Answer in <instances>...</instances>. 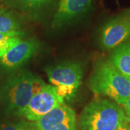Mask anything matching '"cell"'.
<instances>
[{
	"label": "cell",
	"instance_id": "cell-1",
	"mask_svg": "<svg viewBox=\"0 0 130 130\" xmlns=\"http://www.w3.org/2000/svg\"><path fill=\"white\" fill-rule=\"evenodd\" d=\"M46 85L30 71H18L5 80L0 91V98L8 113L21 116L32 96Z\"/></svg>",
	"mask_w": 130,
	"mask_h": 130
},
{
	"label": "cell",
	"instance_id": "cell-2",
	"mask_svg": "<svg viewBox=\"0 0 130 130\" xmlns=\"http://www.w3.org/2000/svg\"><path fill=\"white\" fill-rule=\"evenodd\" d=\"M94 93L110 98L123 105L130 95V80L113 66L110 60L98 62L88 83Z\"/></svg>",
	"mask_w": 130,
	"mask_h": 130
},
{
	"label": "cell",
	"instance_id": "cell-3",
	"mask_svg": "<svg viewBox=\"0 0 130 130\" xmlns=\"http://www.w3.org/2000/svg\"><path fill=\"white\" fill-rule=\"evenodd\" d=\"M126 118L124 111L106 99L90 102L79 118L80 130H114Z\"/></svg>",
	"mask_w": 130,
	"mask_h": 130
},
{
	"label": "cell",
	"instance_id": "cell-4",
	"mask_svg": "<svg viewBox=\"0 0 130 130\" xmlns=\"http://www.w3.org/2000/svg\"><path fill=\"white\" fill-rule=\"evenodd\" d=\"M48 81L64 101L75 96L82 83L83 70L77 62L67 61L46 68Z\"/></svg>",
	"mask_w": 130,
	"mask_h": 130
},
{
	"label": "cell",
	"instance_id": "cell-5",
	"mask_svg": "<svg viewBox=\"0 0 130 130\" xmlns=\"http://www.w3.org/2000/svg\"><path fill=\"white\" fill-rule=\"evenodd\" d=\"M130 37V9L109 19L100 32V43L105 49H113Z\"/></svg>",
	"mask_w": 130,
	"mask_h": 130
},
{
	"label": "cell",
	"instance_id": "cell-6",
	"mask_svg": "<svg viewBox=\"0 0 130 130\" xmlns=\"http://www.w3.org/2000/svg\"><path fill=\"white\" fill-rule=\"evenodd\" d=\"M64 103V99L57 94L54 87L46 85L32 96L21 116L34 122Z\"/></svg>",
	"mask_w": 130,
	"mask_h": 130
},
{
	"label": "cell",
	"instance_id": "cell-7",
	"mask_svg": "<svg viewBox=\"0 0 130 130\" xmlns=\"http://www.w3.org/2000/svg\"><path fill=\"white\" fill-rule=\"evenodd\" d=\"M33 130H76L74 110L65 103L32 123Z\"/></svg>",
	"mask_w": 130,
	"mask_h": 130
},
{
	"label": "cell",
	"instance_id": "cell-8",
	"mask_svg": "<svg viewBox=\"0 0 130 130\" xmlns=\"http://www.w3.org/2000/svg\"><path fill=\"white\" fill-rule=\"evenodd\" d=\"M38 48L36 39H21L0 56V65L7 72L18 70L37 53Z\"/></svg>",
	"mask_w": 130,
	"mask_h": 130
},
{
	"label": "cell",
	"instance_id": "cell-9",
	"mask_svg": "<svg viewBox=\"0 0 130 130\" xmlns=\"http://www.w3.org/2000/svg\"><path fill=\"white\" fill-rule=\"evenodd\" d=\"M93 0H61L51 22L54 28H60L83 16L88 11Z\"/></svg>",
	"mask_w": 130,
	"mask_h": 130
},
{
	"label": "cell",
	"instance_id": "cell-10",
	"mask_svg": "<svg viewBox=\"0 0 130 130\" xmlns=\"http://www.w3.org/2000/svg\"><path fill=\"white\" fill-rule=\"evenodd\" d=\"M110 61L121 74L130 80V43H123L116 48Z\"/></svg>",
	"mask_w": 130,
	"mask_h": 130
},
{
	"label": "cell",
	"instance_id": "cell-11",
	"mask_svg": "<svg viewBox=\"0 0 130 130\" xmlns=\"http://www.w3.org/2000/svg\"><path fill=\"white\" fill-rule=\"evenodd\" d=\"M21 31V23L15 14L6 9H0V33L9 34Z\"/></svg>",
	"mask_w": 130,
	"mask_h": 130
},
{
	"label": "cell",
	"instance_id": "cell-12",
	"mask_svg": "<svg viewBox=\"0 0 130 130\" xmlns=\"http://www.w3.org/2000/svg\"><path fill=\"white\" fill-rule=\"evenodd\" d=\"M24 37V32L22 31L12 32L9 34L0 33V56L6 51L13 46L15 43L20 41Z\"/></svg>",
	"mask_w": 130,
	"mask_h": 130
},
{
	"label": "cell",
	"instance_id": "cell-13",
	"mask_svg": "<svg viewBox=\"0 0 130 130\" xmlns=\"http://www.w3.org/2000/svg\"><path fill=\"white\" fill-rule=\"evenodd\" d=\"M52 0H14L15 5L25 12H34L43 8Z\"/></svg>",
	"mask_w": 130,
	"mask_h": 130
},
{
	"label": "cell",
	"instance_id": "cell-14",
	"mask_svg": "<svg viewBox=\"0 0 130 130\" xmlns=\"http://www.w3.org/2000/svg\"><path fill=\"white\" fill-rule=\"evenodd\" d=\"M0 130H33V128L32 124L22 120L14 123L3 124L0 126Z\"/></svg>",
	"mask_w": 130,
	"mask_h": 130
},
{
	"label": "cell",
	"instance_id": "cell-15",
	"mask_svg": "<svg viewBox=\"0 0 130 130\" xmlns=\"http://www.w3.org/2000/svg\"><path fill=\"white\" fill-rule=\"evenodd\" d=\"M114 130H130L129 123L127 121L126 116L125 119L120 123V124Z\"/></svg>",
	"mask_w": 130,
	"mask_h": 130
},
{
	"label": "cell",
	"instance_id": "cell-16",
	"mask_svg": "<svg viewBox=\"0 0 130 130\" xmlns=\"http://www.w3.org/2000/svg\"><path fill=\"white\" fill-rule=\"evenodd\" d=\"M123 107L124 109V113H126V116L130 118V95L126 99L125 102L123 104Z\"/></svg>",
	"mask_w": 130,
	"mask_h": 130
},
{
	"label": "cell",
	"instance_id": "cell-17",
	"mask_svg": "<svg viewBox=\"0 0 130 130\" xmlns=\"http://www.w3.org/2000/svg\"><path fill=\"white\" fill-rule=\"evenodd\" d=\"M126 119H127V121H128V122L129 123V125H130V118H129V117H126Z\"/></svg>",
	"mask_w": 130,
	"mask_h": 130
}]
</instances>
